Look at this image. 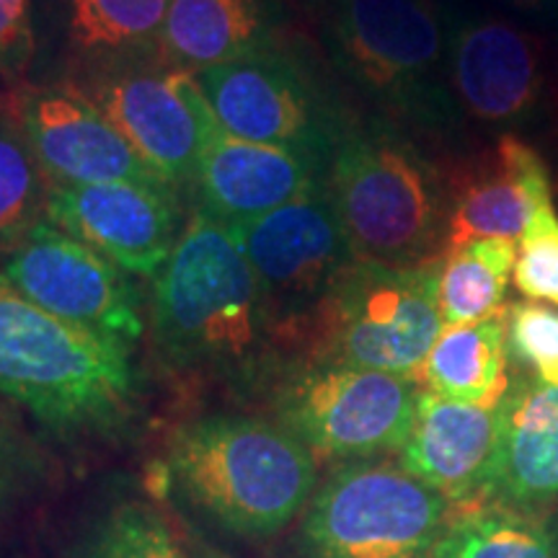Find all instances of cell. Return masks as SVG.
<instances>
[{
  "label": "cell",
  "instance_id": "cell-6",
  "mask_svg": "<svg viewBox=\"0 0 558 558\" xmlns=\"http://www.w3.org/2000/svg\"><path fill=\"white\" fill-rule=\"evenodd\" d=\"M442 329L439 267L393 269L357 259L320 300L298 344L303 362L375 369L416 383Z\"/></svg>",
  "mask_w": 558,
  "mask_h": 558
},
{
  "label": "cell",
  "instance_id": "cell-14",
  "mask_svg": "<svg viewBox=\"0 0 558 558\" xmlns=\"http://www.w3.org/2000/svg\"><path fill=\"white\" fill-rule=\"evenodd\" d=\"M550 52L538 34L507 19H465L448 37V86L458 114L486 128L538 120Z\"/></svg>",
  "mask_w": 558,
  "mask_h": 558
},
{
  "label": "cell",
  "instance_id": "cell-21",
  "mask_svg": "<svg viewBox=\"0 0 558 558\" xmlns=\"http://www.w3.org/2000/svg\"><path fill=\"white\" fill-rule=\"evenodd\" d=\"M171 0H65L62 34L73 83L160 58Z\"/></svg>",
  "mask_w": 558,
  "mask_h": 558
},
{
  "label": "cell",
  "instance_id": "cell-23",
  "mask_svg": "<svg viewBox=\"0 0 558 558\" xmlns=\"http://www.w3.org/2000/svg\"><path fill=\"white\" fill-rule=\"evenodd\" d=\"M435 558H558V541L535 509L481 499L452 505Z\"/></svg>",
  "mask_w": 558,
  "mask_h": 558
},
{
  "label": "cell",
  "instance_id": "cell-17",
  "mask_svg": "<svg viewBox=\"0 0 558 558\" xmlns=\"http://www.w3.org/2000/svg\"><path fill=\"white\" fill-rule=\"evenodd\" d=\"M324 181L326 166L305 153L251 143L220 130L199 160L192 184L194 209L226 228H243Z\"/></svg>",
  "mask_w": 558,
  "mask_h": 558
},
{
  "label": "cell",
  "instance_id": "cell-15",
  "mask_svg": "<svg viewBox=\"0 0 558 558\" xmlns=\"http://www.w3.org/2000/svg\"><path fill=\"white\" fill-rule=\"evenodd\" d=\"M179 218V192L137 181L52 186L45 213L54 228L140 277H158L171 259Z\"/></svg>",
  "mask_w": 558,
  "mask_h": 558
},
{
  "label": "cell",
  "instance_id": "cell-27",
  "mask_svg": "<svg viewBox=\"0 0 558 558\" xmlns=\"http://www.w3.org/2000/svg\"><path fill=\"white\" fill-rule=\"evenodd\" d=\"M507 352L535 380L558 388V308L518 300L505 305Z\"/></svg>",
  "mask_w": 558,
  "mask_h": 558
},
{
  "label": "cell",
  "instance_id": "cell-32",
  "mask_svg": "<svg viewBox=\"0 0 558 558\" xmlns=\"http://www.w3.org/2000/svg\"><path fill=\"white\" fill-rule=\"evenodd\" d=\"M499 3L518 5V9H538V5L546 3V0H499Z\"/></svg>",
  "mask_w": 558,
  "mask_h": 558
},
{
  "label": "cell",
  "instance_id": "cell-7",
  "mask_svg": "<svg viewBox=\"0 0 558 558\" xmlns=\"http://www.w3.org/2000/svg\"><path fill=\"white\" fill-rule=\"evenodd\" d=\"M452 505L401 463H341L298 527L300 558H435Z\"/></svg>",
  "mask_w": 558,
  "mask_h": 558
},
{
  "label": "cell",
  "instance_id": "cell-20",
  "mask_svg": "<svg viewBox=\"0 0 558 558\" xmlns=\"http://www.w3.org/2000/svg\"><path fill=\"white\" fill-rule=\"evenodd\" d=\"M284 21L282 0H171L160 60L197 75L275 45Z\"/></svg>",
  "mask_w": 558,
  "mask_h": 558
},
{
  "label": "cell",
  "instance_id": "cell-9",
  "mask_svg": "<svg viewBox=\"0 0 558 558\" xmlns=\"http://www.w3.org/2000/svg\"><path fill=\"white\" fill-rule=\"evenodd\" d=\"M197 78L228 135L305 153L324 166L352 122L308 58L284 39L202 70Z\"/></svg>",
  "mask_w": 558,
  "mask_h": 558
},
{
  "label": "cell",
  "instance_id": "cell-5",
  "mask_svg": "<svg viewBox=\"0 0 558 558\" xmlns=\"http://www.w3.org/2000/svg\"><path fill=\"white\" fill-rule=\"evenodd\" d=\"M132 352L41 311L0 279V396L54 432H109L137 409Z\"/></svg>",
  "mask_w": 558,
  "mask_h": 558
},
{
  "label": "cell",
  "instance_id": "cell-30",
  "mask_svg": "<svg viewBox=\"0 0 558 558\" xmlns=\"http://www.w3.org/2000/svg\"><path fill=\"white\" fill-rule=\"evenodd\" d=\"M538 120H543V128H546V145L550 153L548 166L558 186V54H550L548 88H546V99H543Z\"/></svg>",
  "mask_w": 558,
  "mask_h": 558
},
{
  "label": "cell",
  "instance_id": "cell-10",
  "mask_svg": "<svg viewBox=\"0 0 558 558\" xmlns=\"http://www.w3.org/2000/svg\"><path fill=\"white\" fill-rule=\"evenodd\" d=\"M75 86L104 111L163 184L192 192L199 160L222 130L197 75L156 58Z\"/></svg>",
  "mask_w": 558,
  "mask_h": 558
},
{
  "label": "cell",
  "instance_id": "cell-33",
  "mask_svg": "<svg viewBox=\"0 0 558 558\" xmlns=\"http://www.w3.org/2000/svg\"><path fill=\"white\" fill-rule=\"evenodd\" d=\"M0 499H3V476H0Z\"/></svg>",
  "mask_w": 558,
  "mask_h": 558
},
{
  "label": "cell",
  "instance_id": "cell-16",
  "mask_svg": "<svg viewBox=\"0 0 558 558\" xmlns=\"http://www.w3.org/2000/svg\"><path fill=\"white\" fill-rule=\"evenodd\" d=\"M450 251L478 239H520L530 218L554 199L548 158L527 140L505 132L492 148L471 156L448 173Z\"/></svg>",
  "mask_w": 558,
  "mask_h": 558
},
{
  "label": "cell",
  "instance_id": "cell-25",
  "mask_svg": "<svg viewBox=\"0 0 558 558\" xmlns=\"http://www.w3.org/2000/svg\"><path fill=\"white\" fill-rule=\"evenodd\" d=\"M50 179L41 171L9 104H0V267L45 220Z\"/></svg>",
  "mask_w": 558,
  "mask_h": 558
},
{
  "label": "cell",
  "instance_id": "cell-11",
  "mask_svg": "<svg viewBox=\"0 0 558 558\" xmlns=\"http://www.w3.org/2000/svg\"><path fill=\"white\" fill-rule=\"evenodd\" d=\"M230 230L254 269L282 341H300L320 300L357 262L326 181L290 205Z\"/></svg>",
  "mask_w": 558,
  "mask_h": 558
},
{
  "label": "cell",
  "instance_id": "cell-24",
  "mask_svg": "<svg viewBox=\"0 0 558 558\" xmlns=\"http://www.w3.org/2000/svg\"><path fill=\"white\" fill-rule=\"evenodd\" d=\"M518 246L505 239H478L450 251L439 264V316L445 326L478 324L505 311Z\"/></svg>",
  "mask_w": 558,
  "mask_h": 558
},
{
  "label": "cell",
  "instance_id": "cell-22",
  "mask_svg": "<svg viewBox=\"0 0 558 558\" xmlns=\"http://www.w3.org/2000/svg\"><path fill=\"white\" fill-rule=\"evenodd\" d=\"M509 383L505 311L478 324L445 326L416 375L427 393L484 409L499 407Z\"/></svg>",
  "mask_w": 558,
  "mask_h": 558
},
{
  "label": "cell",
  "instance_id": "cell-3",
  "mask_svg": "<svg viewBox=\"0 0 558 558\" xmlns=\"http://www.w3.org/2000/svg\"><path fill=\"white\" fill-rule=\"evenodd\" d=\"M169 473L209 520L243 538H269L305 512L318 488L316 456L282 424L202 416L173 432Z\"/></svg>",
  "mask_w": 558,
  "mask_h": 558
},
{
  "label": "cell",
  "instance_id": "cell-31",
  "mask_svg": "<svg viewBox=\"0 0 558 558\" xmlns=\"http://www.w3.org/2000/svg\"><path fill=\"white\" fill-rule=\"evenodd\" d=\"M186 556L190 558H228L226 554H220V550H215L209 546H192V550Z\"/></svg>",
  "mask_w": 558,
  "mask_h": 558
},
{
  "label": "cell",
  "instance_id": "cell-4",
  "mask_svg": "<svg viewBox=\"0 0 558 558\" xmlns=\"http://www.w3.org/2000/svg\"><path fill=\"white\" fill-rule=\"evenodd\" d=\"M320 50L383 120L442 132L456 122L448 34L432 0H308Z\"/></svg>",
  "mask_w": 558,
  "mask_h": 558
},
{
  "label": "cell",
  "instance_id": "cell-29",
  "mask_svg": "<svg viewBox=\"0 0 558 558\" xmlns=\"http://www.w3.org/2000/svg\"><path fill=\"white\" fill-rule=\"evenodd\" d=\"M34 52L32 0H0V104L26 86Z\"/></svg>",
  "mask_w": 558,
  "mask_h": 558
},
{
  "label": "cell",
  "instance_id": "cell-1",
  "mask_svg": "<svg viewBox=\"0 0 558 558\" xmlns=\"http://www.w3.org/2000/svg\"><path fill=\"white\" fill-rule=\"evenodd\" d=\"M163 365L248 386L271 375L282 333L235 233L194 209L153 288Z\"/></svg>",
  "mask_w": 558,
  "mask_h": 558
},
{
  "label": "cell",
  "instance_id": "cell-28",
  "mask_svg": "<svg viewBox=\"0 0 558 558\" xmlns=\"http://www.w3.org/2000/svg\"><path fill=\"white\" fill-rule=\"evenodd\" d=\"M514 288L527 300H543L558 308V215L554 205L541 207L522 230Z\"/></svg>",
  "mask_w": 558,
  "mask_h": 558
},
{
  "label": "cell",
  "instance_id": "cell-8",
  "mask_svg": "<svg viewBox=\"0 0 558 558\" xmlns=\"http://www.w3.org/2000/svg\"><path fill=\"white\" fill-rule=\"evenodd\" d=\"M418 393L401 375L300 362L275 378L271 411L316 458L354 463L403 448Z\"/></svg>",
  "mask_w": 558,
  "mask_h": 558
},
{
  "label": "cell",
  "instance_id": "cell-2",
  "mask_svg": "<svg viewBox=\"0 0 558 558\" xmlns=\"http://www.w3.org/2000/svg\"><path fill=\"white\" fill-rule=\"evenodd\" d=\"M326 190L354 259L435 269L450 222L448 173L388 120H352L326 163Z\"/></svg>",
  "mask_w": 558,
  "mask_h": 558
},
{
  "label": "cell",
  "instance_id": "cell-18",
  "mask_svg": "<svg viewBox=\"0 0 558 558\" xmlns=\"http://www.w3.org/2000/svg\"><path fill=\"white\" fill-rule=\"evenodd\" d=\"M499 445V407H471L422 390L399 463L450 505H471L492 497Z\"/></svg>",
  "mask_w": 558,
  "mask_h": 558
},
{
  "label": "cell",
  "instance_id": "cell-26",
  "mask_svg": "<svg viewBox=\"0 0 558 558\" xmlns=\"http://www.w3.org/2000/svg\"><path fill=\"white\" fill-rule=\"evenodd\" d=\"M83 558H190L181 550L177 535L160 512L128 501L114 507L96 525Z\"/></svg>",
  "mask_w": 558,
  "mask_h": 558
},
{
  "label": "cell",
  "instance_id": "cell-12",
  "mask_svg": "<svg viewBox=\"0 0 558 558\" xmlns=\"http://www.w3.org/2000/svg\"><path fill=\"white\" fill-rule=\"evenodd\" d=\"M0 279L41 311L135 352L145 333L143 295L99 251L41 220L0 267Z\"/></svg>",
  "mask_w": 558,
  "mask_h": 558
},
{
  "label": "cell",
  "instance_id": "cell-13",
  "mask_svg": "<svg viewBox=\"0 0 558 558\" xmlns=\"http://www.w3.org/2000/svg\"><path fill=\"white\" fill-rule=\"evenodd\" d=\"M5 104L52 186L107 181L169 186L75 83H26Z\"/></svg>",
  "mask_w": 558,
  "mask_h": 558
},
{
  "label": "cell",
  "instance_id": "cell-19",
  "mask_svg": "<svg viewBox=\"0 0 558 558\" xmlns=\"http://www.w3.org/2000/svg\"><path fill=\"white\" fill-rule=\"evenodd\" d=\"M499 409V463L488 499L538 512L558 497V388L520 373Z\"/></svg>",
  "mask_w": 558,
  "mask_h": 558
}]
</instances>
